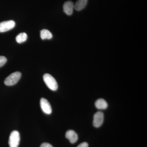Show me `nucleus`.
I'll return each mask as SVG.
<instances>
[{
  "instance_id": "3",
  "label": "nucleus",
  "mask_w": 147,
  "mask_h": 147,
  "mask_svg": "<svg viewBox=\"0 0 147 147\" xmlns=\"http://www.w3.org/2000/svg\"><path fill=\"white\" fill-rule=\"evenodd\" d=\"M20 141V134L15 130L11 132L9 139V147H18Z\"/></svg>"
},
{
  "instance_id": "11",
  "label": "nucleus",
  "mask_w": 147,
  "mask_h": 147,
  "mask_svg": "<svg viewBox=\"0 0 147 147\" xmlns=\"http://www.w3.org/2000/svg\"><path fill=\"white\" fill-rule=\"evenodd\" d=\"M40 37L42 40L50 39L53 38L51 32L46 29H43L40 31Z\"/></svg>"
},
{
  "instance_id": "10",
  "label": "nucleus",
  "mask_w": 147,
  "mask_h": 147,
  "mask_svg": "<svg viewBox=\"0 0 147 147\" xmlns=\"http://www.w3.org/2000/svg\"><path fill=\"white\" fill-rule=\"evenodd\" d=\"M87 3L88 0H78L74 5V9L78 11L82 10L86 7Z\"/></svg>"
},
{
  "instance_id": "5",
  "label": "nucleus",
  "mask_w": 147,
  "mask_h": 147,
  "mask_svg": "<svg viewBox=\"0 0 147 147\" xmlns=\"http://www.w3.org/2000/svg\"><path fill=\"white\" fill-rule=\"evenodd\" d=\"M104 120V115L101 112L96 113L94 116L93 125L96 127H98L102 125Z\"/></svg>"
},
{
  "instance_id": "8",
  "label": "nucleus",
  "mask_w": 147,
  "mask_h": 147,
  "mask_svg": "<svg viewBox=\"0 0 147 147\" xmlns=\"http://www.w3.org/2000/svg\"><path fill=\"white\" fill-rule=\"evenodd\" d=\"M65 137L71 144H74L78 139V135L74 130H68L66 132Z\"/></svg>"
},
{
  "instance_id": "4",
  "label": "nucleus",
  "mask_w": 147,
  "mask_h": 147,
  "mask_svg": "<svg viewBox=\"0 0 147 147\" xmlns=\"http://www.w3.org/2000/svg\"><path fill=\"white\" fill-rule=\"evenodd\" d=\"M15 26V23L12 20L3 21L0 23V32H4L13 29Z\"/></svg>"
},
{
  "instance_id": "12",
  "label": "nucleus",
  "mask_w": 147,
  "mask_h": 147,
  "mask_svg": "<svg viewBox=\"0 0 147 147\" xmlns=\"http://www.w3.org/2000/svg\"><path fill=\"white\" fill-rule=\"evenodd\" d=\"M28 38V36L26 33L22 32L18 34L16 36V42L19 43H22L25 42Z\"/></svg>"
},
{
  "instance_id": "2",
  "label": "nucleus",
  "mask_w": 147,
  "mask_h": 147,
  "mask_svg": "<svg viewBox=\"0 0 147 147\" xmlns=\"http://www.w3.org/2000/svg\"><path fill=\"white\" fill-rule=\"evenodd\" d=\"M21 73L19 71H16L11 74L6 78L4 84L7 86H12L18 83L21 79Z\"/></svg>"
},
{
  "instance_id": "9",
  "label": "nucleus",
  "mask_w": 147,
  "mask_h": 147,
  "mask_svg": "<svg viewBox=\"0 0 147 147\" xmlns=\"http://www.w3.org/2000/svg\"><path fill=\"white\" fill-rule=\"evenodd\" d=\"M96 107L99 110H105L108 108V104L105 100L102 98L98 99L95 103Z\"/></svg>"
},
{
  "instance_id": "15",
  "label": "nucleus",
  "mask_w": 147,
  "mask_h": 147,
  "mask_svg": "<svg viewBox=\"0 0 147 147\" xmlns=\"http://www.w3.org/2000/svg\"><path fill=\"white\" fill-rule=\"evenodd\" d=\"M40 147H53L50 144H48V143H44L42 144L40 146Z\"/></svg>"
},
{
  "instance_id": "13",
  "label": "nucleus",
  "mask_w": 147,
  "mask_h": 147,
  "mask_svg": "<svg viewBox=\"0 0 147 147\" xmlns=\"http://www.w3.org/2000/svg\"><path fill=\"white\" fill-rule=\"evenodd\" d=\"M7 59L4 56H0V67L3 66L7 62Z\"/></svg>"
},
{
  "instance_id": "7",
  "label": "nucleus",
  "mask_w": 147,
  "mask_h": 147,
  "mask_svg": "<svg viewBox=\"0 0 147 147\" xmlns=\"http://www.w3.org/2000/svg\"><path fill=\"white\" fill-rule=\"evenodd\" d=\"M63 11L68 15H71L73 12L74 9V4L71 1H67L65 2L63 6Z\"/></svg>"
},
{
  "instance_id": "6",
  "label": "nucleus",
  "mask_w": 147,
  "mask_h": 147,
  "mask_svg": "<svg viewBox=\"0 0 147 147\" xmlns=\"http://www.w3.org/2000/svg\"><path fill=\"white\" fill-rule=\"evenodd\" d=\"M40 105L42 111L45 114L50 115L52 112V107L50 102L44 98H42L40 100Z\"/></svg>"
},
{
  "instance_id": "1",
  "label": "nucleus",
  "mask_w": 147,
  "mask_h": 147,
  "mask_svg": "<svg viewBox=\"0 0 147 147\" xmlns=\"http://www.w3.org/2000/svg\"><path fill=\"white\" fill-rule=\"evenodd\" d=\"M43 78L46 86L50 90L56 91L58 89L57 83L52 75L49 74H45L43 75Z\"/></svg>"
},
{
  "instance_id": "14",
  "label": "nucleus",
  "mask_w": 147,
  "mask_h": 147,
  "mask_svg": "<svg viewBox=\"0 0 147 147\" xmlns=\"http://www.w3.org/2000/svg\"><path fill=\"white\" fill-rule=\"evenodd\" d=\"M77 147H88V144L86 142H83L80 144Z\"/></svg>"
}]
</instances>
